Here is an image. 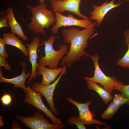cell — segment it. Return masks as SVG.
Here are the masks:
<instances>
[{"label": "cell", "instance_id": "8992f818", "mask_svg": "<svg viewBox=\"0 0 129 129\" xmlns=\"http://www.w3.org/2000/svg\"><path fill=\"white\" fill-rule=\"evenodd\" d=\"M24 101L27 104L33 106L43 112L51 120L53 124L62 123L61 120L55 116L45 106L43 102L42 94L38 91L31 89L30 86L27 87Z\"/></svg>", "mask_w": 129, "mask_h": 129}, {"label": "cell", "instance_id": "8fae6325", "mask_svg": "<svg viewBox=\"0 0 129 129\" xmlns=\"http://www.w3.org/2000/svg\"><path fill=\"white\" fill-rule=\"evenodd\" d=\"M115 0H112L108 3L107 1L99 6L95 5H93V9L89 13L91 15L90 18L92 20H96L97 26L99 27L101 25L104 16L109 11L121 5L122 2L114 4Z\"/></svg>", "mask_w": 129, "mask_h": 129}, {"label": "cell", "instance_id": "f1b7e54d", "mask_svg": "<svg viewBox=\"0 0 129 129\" xmlns=\"http://www.w3.org/2000/svg\"><path fill=\"white\" fill-rule=\"evenodd\" d=\"M4 124L3 122L2 116L0 115V127L3 126Z\"/></svg>", "mask_w": 129, "mask_h": 129}, {"label": "cell", "instance_id": "6da1fadb", "mask_svg": "<svg viewBox=\"0 0 129 129\" xmlns=\"http://www.w3.org/2000/svg\"><path fill=\"white\" fill-rule=\"evenodd\" d=\"M97 24L95 21L88 27L82 30L74 27L62 30L64 42L66 44L70 43V45L68 53L61 59V65L66 64L70 68L75 62L80 61L82 56L89 57L90 55L84 49L87 46L89 39L95 31Z\"/></svg>", "mask_w": 129, "mask_h": 129}, {"label": "cell", "instance_id": "cb8c5ba5", "mask_svg": "<svg viewBox=\"0 0 129 129\" xmlns=\"http://www.w3.org/2000/svg\"><path fill=\"white\" fill-rule=\"evenodd\" d=\"M0 100L3 104L5 106H7L11 103L12 98L10 95L5 93L2 96Z\"/></svg>", "mask_w": 129, "mask_h": 129}, {"label": "cell", "instance_id": "4fadbf2b", "mask_svg": "<svg viewBox=\"0 0 129 129\" xmlns=\"http://www.w3.org/2000/svg\"><path fill=\"white\" fill-rule=\"evenodd\" d=\"M21 64L22 67V72L20 75L14 78L8 79L4 77L2 75L3 71L2 68L0 69V82L11 83L14 85V88L19 87L22 89L24 92L25 93L27 90L25 83L27 78L30 76L32 72L28 71V73L26 74L25 71H28L26 69L27 64L24 61L21 62Z\"/></svg>", "mask_w": 129, "mask_h": 129}, {"label": "cell", "instance_id": "5b68a950", "mask_svg": "<svg viewBox=\"0 0 129 129\" xmlns=\"http://www.w3.org/2000/svg\"><path fill=\"white\" fill-rule=\"evenodd\" d=\"M16 119L21 121L28 128L31 129H62L65 127L62 123L52 124L46 119L44 115L39 112L34 113L32 117L16 115Z\"/></svg>", "mask_w": 129, "mask_h": 129}, {"label": "cell", "instance_id": "4316f807", "mask_svg": "<svg viewBox=\"0 0 129 129\" xmlns=\"http://www.w3.org/2000/svg\"><path fill=\"white\" fill-rule=\"evenodd\" d=\"M123 34L124 38V42L126 44H127L129 43V29L125 30Z\"/></svg>", "mask_w": 129, "mask_h": 129}, {"label": "cell", "instance_id": "ac0fdd59", "mask_svg": "<svg viewBox=\"0 0 129 129\" xmlns=\"http://www.w3.org/2000/svg\"><path fill=\"white\" fill-rule=\"evenodd\" d=\"M121 106L112 102L102 114V118L103 119H111L119 108Z\"/></svg>", "mask_w": 129, "mask_h": 129}, {"label": "cell", "instance_id": "603a6c76", "mask_svg": "<svg viewBox=\"0 0 129 129\" xmlns=\"http://www.w3.org/2000/svg\"><path fill=\"white\" fill-rule=\"evenodd\" d=\"M5 43L3 38H0V55L6 59L8 58L9 55L5 50Z\"/></svg>", "mask_w": 129, "mask_h": 129}, {"label": "cell", "instance_id": "2e32d148", "mask_svg": "<svg viewBox=\"0 0 129 129\" xmlns=\"http://www.w3.org/2000/svg\"><path fill=\"white\" fill-rule=\"evenodd\" d=\"M3 37L6 44L15 47L20 50L26 56L29 55V53L27 48L23 44L21 40L15 36L12 33L8 32L3 34Z\"/></svg>", "mask_w": 129, "mask_h": 129}, {"label": "cell", "instance_id": "5bb4252c", "mask_svg": "<svg viewBox=\"0 0 129 129\" xmlns=\"http://www.w3.org/2000/svg\"><path fill=\"white\" fill-rule=\"evenodd\" d=\"M65 65V64L59 68L53 69L48 68L45 66L38 64L37 75L39 76L41 75L43 78L40 84L42 85H47L54 81L58 75L62 72Z\"/></svg>", "mask_w": 129, "mask_h": 129}, {"label": "cell", "instance_id": "3957f363", "mask_svg": "<svg viewBox=\"0 0 129 129\" xmlns=\"http://www.w3.org/2000/svg\"><path fill=\"white\" fill-rule=\"evenodd\" d=\"M56 37L51 35L47 41H44L42 45H45V55L44 56L40 55L38 64L41 65L48 66V68L51 69L58 68L57 66L63 56L67 54L69 50L68 46L66 45H59V49L58 50H55L53 44L56 40Z\"/></svg>", "mask_w": 129, "mask_h": 129}, {"label": "cell", "instance_id": "d4e9b609", "mask_svg": "<svg viewBox=\"0 0 129 129\" xmlns=\"http://www.w3.org/2000/svg\"><path fill=\"white\" fill-rule=\"evenodd\" d=\"M5 59L3 57L0 56V68L4 66L6 71H10L11 70L12 67L9 65Z\"/></svg>", "mask_w": 129, "mask_h": 129}, {"label": "cell", "instance_id": "ffe728a7", "mask_svg": "<svg viewBox=\"0 0 129 129\" xmlns=\"http://www.w3.org/2000/svg\"><path fill=\"white\" fill-rule=\"evenodd\" d=\"M127 45L128 50L124 56L118 61L117 65L124 68L129 69V43Z\"/></svg>", "mask_w": 129, "mask_h": 129}, {"label": "cell", "instance_id": "484cf974", "mask_svg": "<svg viewBox=\"0 0 129 129\" xmlns=\"http://www.w3.org/2000/svg\"><path fill=\"white\" fill-rule=\"evenodd\" d=\"M8 18L6 13L0 17V28L9 27L8 23Z\"/></svg>", "mask_w": 129, "mask_h": 129}, {"label": "cell", "instance_id": "7a4b0ae2", "mask_svg": "<svg viewBox=\"0 0 129 129\" xmlns=\"http://www.w3.org/2000/svg\"><path fill=\"white\" fill-rule=\"evenodd\" d=\"M35 6L33 7L28 4L26 5V7L31 11L32 16V22L27 25V28L35 34L45 35L44 28L47 29L56 22L55 16L52 11L46 8L45 3Z\"/></svg>", "mask_w": 129, "mask_h": 129}, {"label": "cell", "instance_id": "44dd1931", "mask_svg": "<svg viewBox=\"0 0 129 129\" xmlns=\"http://www.w3.org/2000/svg\"><path fill=\"white\" fill-rule=\"evenodd\" d=\"M68 122L70 125H75L76 128L79 129H86L85 124L79 117H72L68 119Z\"/></svg>", "mask_w": 129, "mask_h": 129}, {"label": "cell", "instance_id": "1f68e13d", "mask_svg": "<svg viewBox=\"0 0 129 129\" xmlns=\"http://www.w3.org/2000/svg\"><path fill=\"white\" fill-rule=\"evenodd\" d=\"M59 0V1H62V0Z\"/></svg>", "mask_w": 129, "mask_h": 129}, {"label": "cell", "instance_id": "52a82bcc", "mask_svg": "<svg viewBox=\"0 0 129 129\" xmlns=\"http://www.w3.org/2000/svg\"><path fill=\"white\" fill-rule=\"evenodd\" d=\"M67 67L66 65L58 78L52 84L44 85H42L38 82H34L31 85V87L32 89L38 91L44 96L48 104L50 111L54 115L58 114L59 111L55 108L54 102V92L62 76L66 73L67 71Z\"/></svg>", "mask_w": 129, "mask_h": 129}, {"label": "cell", "instance_id": "7402d4cb", "mask_svg": "<svg viewBox=\"0 0 129 129\" xmlns=\"http://www.w3.org/2000/svg\"><path fill=\"white\" fill-rule=\"evenodd\" d=\"M113 102L115 103L122 106L127 104L128 100L122 94L118 93L115 94L113 98Z\"/></svg>", "mask_w": 129, "mask_h": 129}, {"label": "cell", "instance_id": "9c48e42d", "mask_svg": "<svg viewBox=\"0 0 129 129\" xmlns=\"http://www.w3.org/2000/svg\"><path fill=\"white\" fill-rule=\"evenodd\" d=\"M49 0L53 13L56 12L61 14L64 11H67L76 14L84 19H89L88 17L82 15L80 11V6L81 0Z\"/></svg>", "mask_w": 129, "mask_h": 129}, {"label": "cell", "instance_id": "9a60e30c", "mask_svg": "<svg viewBox=\"0 0 129 129\" xmlns=\"http://www.w3.org/2000/svg\"><path fill=\"white\" fill-rule=\"evenodd\" d=\"M6 13L8 18V23L10 27L12 33L15 35H17L24 41L28 40V37L24 34L22 27L15 17L12 7L10 6L7 8Z\"/></svg>", "mask_w": 129, "mask_h": 129}, {"label": "cell", "instance_id": "e0dca14e", "mask_svg": "<svg viewBox=\"0 0 129 129\" xmlns=\"http://www.w3.org/2000/svg\"><path fill=\"white\" fill-rule=\"evenodd\" d=\"M88 89L96 91L100 96L106 104L111 101L113 97L111 93L96 83L89 80H86Z\"/></svg>", "mask_w": 129, "mask_h": 129}, {"label": "cell", "instance_id": "277c9868", "mask_svg": "<svg viewBox=\"0 0 129 129\" xmlns=\"http://www.w3.org/2000/svg\"><path fill=\"white\" fill-rule=\"evenodd\" d=\"M89 57L93 62L95 68L94 74L92 77L85 76V79L101 84L104 88L111 94L118 81L117 77L108 76L102 72L99 64V56L98 54L90 55Z\"/></svg>", "mask_w": 129, "mask_h": 129}, {"label": "cell", "instance_id": "f546056e", "mask_svg": "<svg viewBox=\"0 0 129 129\" xmlns=\"http://www.w3.org/2000/svg\"><path fill=\"white\" fill-rule=\"evenodd\" d=\"M6 11H2L1 12H0V15H4L5 14V12H6Z\"/></svg>", "mask_w": 129, "mask_h": 129}, {"label": "cell", "instance_id": "4dcf8cb0", "mask_svg": "<svg viewBox=\"0 0 129 129\" xmlns=\"http://www.w3.org/2000/svg\"><path fill=\"white\" fill-rule=\"evenodd\" d=\"M46 0H39V2L41 3H43L44 1Z\"/></svg>", "mask_w": 129, "mask_h": 129}, {"label": "cell", "instance_id": "7c38bea8", "mask_svg": "<svg viewBox=\"0 0 129 129\" xmlns=\"http://www.w3.org/2000/svg\"><path fill=\"white\" fill-rule=\"evenodd\" d=\"M66 100L77 107L79 112V117L85 125L92 124L93 115L89 109V106L92 103L91 100H89L86 102L84 103H80L71 97L66 98Z\"/></svg>", "mask_w": 129, "mask_h": 129}, {"label": "cell", "instance_id": "83f0119b", "mask_svg": "<svg viewBox=\"0 0 129 129\" xmlns=\"http://www.w3.org/2000/svg\"><path fill=\"white\" fill-rule=\"evenodd\" d=\"M11 129H21V128L18 124L16 122L15 120H13L12 122V126Z\"/></svg>", "mask_w": 129, "mask_h": 129}, {"label": "cell", "instance_id": "30bf717a", "mask_svg": "<svg viewBox=\"0 0 129 129\" xmlns=\"http://www.w3.org/2000/svg\"><path fill=\"white\" fill-rule=\"evenodd\" d=\"M40 39V37L36 36L33 38L32 41L30 44H26L29 53V61L32 65V74L27 81L28 84H30L32 80L37 77V70L38 64L37 62L38 57L37 50L38 47L42 45V44H39Z\"/></svg>", "mask_w": 129, "mask_h": 129}, {"label": "cell", "instance_id": "ba28073f", "mask_svg": "<svg viewBox=\"0 0 129 129\" xmlns=\"http://www.w3.org/2000/svg\"><path fill=\"white\" fill-rule=\"evenodd\" d=\"M54 13L56 22L53 25L51 29L52 32L54 34H57L59 28L62 27L76 26L86 28L93 23L89 19H77L71 14L65 16L56 12Z\"/></svg>", "mask_w": 129, "mask_h": 129}, {"label": "cell", "instance_id": "d6986e66", "mask_svg": "<svg viewBox=\"0 0 129 129\" xmlns=\"http://www.w3.org/2000/svg\"><path fill=\"white\" fill-rule=\"evenodd\" d=\"M114 89L120 91L127 99L128 102L127 104L129 106V85H125L121 81H118Z\"/></svg>", "mask_w": 129, "mask_h": 129}]
</instances>
